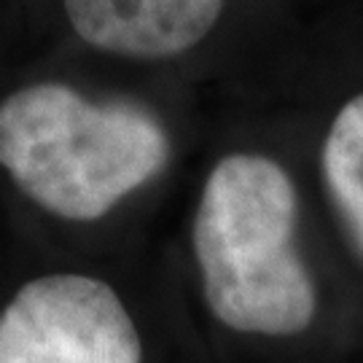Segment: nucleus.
Masks as SVG:
<instances>
[{"label":"nucleus","instance_id":"nucleus-1","mask_svg":"<svg viewBox=\"0 0 363 363\" xmlns=\"http://www.w3.org/2000/svg\"><path fill=\"white\" fill-rule=\"evenodd\" d=\"M298 194L283 164L229 154L208 172L194 213V256L216 320L259 337H296L318 294L296 247Z\"/></svg>","mask_w":363,"mask_h":363},{"label":"nucleus","instance_id":"nucleus-2","mask_svg":"<svg viewBox=\"0 0 363 363\" xmlns=\"http://www.w3.org/2000/svg\"><path fill=\"white\" fill-rule=\"evenodd\" d=\"M167 162V132L140 108L91 103L67 84H30L0 103V167L57 218H103Z\"/></svg>","mask_w":363,"mask_h":363},{"label":"nucleus","instance_id":"nucleus-3","mask_svg":"<svg viewBox=\"0 0 363 363\" xmlns=\"http://www.w3.org/2000/svg\"><path fill=\"white\" fill-rule=\"evenodd\" d=\"M0 363H143V342L108 283L46 274L0 312Z\"/></svg>","mask_w":363,"mask_h":363},{"label":"nucleus","instance_id":"nucleus-4","mask_svg":"<svg viewBox=\"0 0 363 363\" xmlns=\"http://www.w3.org/2000/svg\"><path fill=\"white\" fill-rule=\"evenodd\" d=\"M86 46L124 60H172L216 30L226 0H62Z\"/></svg>","mask_w":363,"mask_h":363},{"label":"nucleus","instance_id":"nucleus-5","mask_svg":"<svg viewBox=\"0 0 363 363\" xmlns=\"http://www.w3.org/2000/svg\"><path fill=\"white\" fill-rule=\"evenodd\" d=\"M325 191L363 259V91L337 111L320 151Z\"/></svg>","mask_w":363,"mask_h":363}]
</instances>
